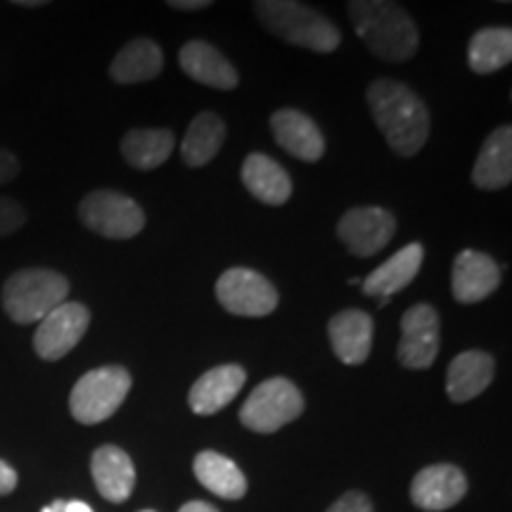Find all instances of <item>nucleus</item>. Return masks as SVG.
Listing matches in <instances>:
<instances>
[{"label":"nucleus","mask_w":512,"mask_h":512,"mask_svg":"<svg viewBox=\"0 0 512 512\" xmlns=\"http://www.w3.org/2000/svg\"><path fill=\"white\" fill-rule=\"evenodd\" d=\"M69 280L50 268H22L3 285V309L19 325L41 323L50 311L67 302Z\"/></svg>","instance_id":"20e7f679"},{"label":"nucleus","mask_w":512,"mask_h":512,"mask_svg":"<svg viewBox=\"0 0 512 512\" xmlns=\"http://www.w3.org/2000/svg\"><path fill=\"white\" fill-rule=\"evenodd\" d=\"M67 510V501H53L50 505H46L41 512H64Z\"/></svg>","instance_id":"f704fd0d"},{"label":"nucleus","mask_w":512,"mask_h":512,"mask_svg":"<svg viewBox=\"0 0 512 512\" xmlns=\"http://www.w3.org/2000/svg\"><path fill=\"white\" fill-rule=\"evenodd\" d=\"M64 512H93V508L83 501H67V510Z\"/></svg>","instance_id":"72a5a7b5"},{"label":"nucleus","mask_w":512,"mask_h":512,"mask_svg":"<svg viewBox=\"0 0 512 512\" xmlns=\"http://www.w3.org/2000/svg\"><path fill=\"white\" fill-rule=\"evenodd\" d=\"M472 181L479 190H503L512 181V128L498 126L479 150Z\"/></svg>","instance_id":"412c9836"},{"label":"nucleus","mask_w":512,"mask_h":512,"mask_svg":"<svg viewBox=\"0 0 512 512\" xmlns=\"http://www.w3.org/2000/svg\"><path fill=\"white\" fill-rule=\"evenodd\" d=\"M467 494V477L456 465H430L415 475L411 498L420 510L441 512L453 508Z\"/></svg>","instance_id":"ddd939ff"},{"label":"nucleus","mask_w":512,"mask_h":512,"mask_svg":"<svg viewBox=\"0 0 512 512\" xmlns=\"http://www.w3.org/2000/svg\"><path fill=\"white\" fill-rule=\"evenodd\" d=\"M496 375V361L494 356L486 351H463L451 361L446 375V392L448 399L456 403H465L477 399L489 389Z\"/></svg>","instance_id":"aec40b11"},{"label":"nucleus","mask_w":512,"mask_h":512,"mask_svg":"<svg viewBox=\"0 0 512 512\" xmlns=\"http://www.w3.org/2000/svg\"><path fill=\"white\" fill-rule=\"evenodd\" d=\"M24 223H27V211L22 204L10 197H0V238L17 233Z\"/></svg>","instance_id":"cd10ccee"},{"label":"nucleus","mask_w":512,"mask_h":512,"mask_svg":"<svg viewBox=\"0 0 512 512\" xmlns=\"http://www.w3.org/2000/svg\"><path fill=\"white\" fill-rule=\"evenodd\" d=\"M19 176V159L10 150L0 147V185L15 181Z\"/></svg>","instance_id":"c756f323"},{"label":"nucleus","mask_w":512,"mask_h":512,"mask_svg":"<svg viewBox=\"0 0 512 512\" xmlns=\"http://www.w3.org/2000/svg\"><path fill=\"white\" fill-rule=\"evenodd\" d=\"M247 373L245 368L233 366H216L204 373L200 380L190 387L188 403L192 413L197 415H214L223 411L235 396L240 394V389L245 387Z\"/></svg>","instance_id":"a211bd4d"},{"label":"nucleus","mask_w":512,"mask_h":512,"mask_svg":"<svg viewBox=\"0 0 512 512\" xmlns=\"http://www.w3.org/2000/svg\"><path fill=\"white\" fill-rule=\"evenodd\" d=\"M223 140H226V124L214 112H200L185 131L181 143L183 162L200 169L219 155Z\"/></svg>","instance_id":"a878e982"},{"label":"nucleus","mask_w":512,"mask_h":512,"mask_svg":"<svg viewBox=\"0 0 512 512\" xmlns=\"http://www.w3.org/2000/svg\"><path fill=\"white\" fill-rule=\"evenodd\" d=\"M15 5H22V8H41V5H46L43 0H17Z\"/></svg>","instance_id":"c9c22d12"},{"label":"nucleus","mask_w":512,"mask_h":512,"mask_svg":"<svg viewBox=\"0 0 512 512\" xmlns=\"http://www.w3.org/2000/svg\"><path fill=\"white\" fill-rule=\"evenodd\" d=\"M178 512H219V510H216L214 505H209L204 501H190V503H185Z\"/></svg>","instance_id":"473e14b6"},{"label":"nucleus","mask_w":512,"mask_h":512,"mask_svg":"<svg viewBox=\"0 0 512 512\" xmlns=\"http://www.w3.org/2000/svg\"><path fill=\"white\" fill-rule=\"evenodd\" d=\"M422 259H425V247L420 242L401 247L394 256H389L382 266H377L373 273L363 280V294L377 299V304L384 306L396 292L408 287L420 273Z\"/></svg>","instance_id":"4468645a"},{"label":"nucleus","mask_w":512,"mask_h":512,"mask_svg":"<svg viewBox=\"0 0 512 512\" xmlns=\"http://www.w3.org/2000/svg\"><path fill=\"white\" fill-rule=\"evenodd\" d=\"M396 233V219L382 207H354L337 223V238L354 256H373L389 245Z\"/></svg>","instance_id":"9b49d317"},{"label":"nucleus","mask_w":512,"mask_h":512,"mask_svg":"<svg viewBox=\"0 0 512 512\" xmlns=\"http://www.w3.org/2000/svg\"><path fill=\"white\" fill-rule=\"evenodd\" d=\"M91 325V311L79 302H64L38 323L34 349L43 361H60L86 335Z\"/></svg>","instance_id":"9d476101"},{"label":"nucleus","mask_w":512,"mask_h":512,"mask_svg":"<svg viewBox=\"0 0 512 512\" xmlns=\"http://www.w3.org/2000/svg\"><path fill=\"white\" fill-rule=\"evenodd\" d=\"M368 105L380 133L401 157H413L430 136V112L406 83L377 79L368 86Z\"/></svg>","instance_id":"f257e3e1"},{"label":"nucleus","mask_w":512,"mask_h":512,"mask_svg":"<svg viewBox=\"0 0 512 512\" xmlns=\"http://www.w3.org/2000/svg\"><path fill=\"white\" fill-rule=\"evenodd\" d=\"M347 10L356 36L375 57L384 62H406L418 53V27L401 5L387 0H354Z\"/></svg>","instance_id":"f03ea898"},{"label":"nucleus","mask_w":512,"mask_h":512,"mask_svg":"<svg viewBox=\"0 0 512 512\" xmlns=\"http://www.w3.org/2000/svg\"><path fill=\"white\" fill-rule=\"evenodd\" d=\"M209 0H169V8L174 10H185V12H195V10H207Z\"/></svg>","instance_id":"2f4dec72"},{"label":"nucleus","mask_w":512,"mask_h":512,"mask_svg":"<svg viewBox=\"0 0 512 512\" xmlns=\"http://www.w3.org/2000/svg\"><path fill=\"white\" fill-rule=\"evenodd\" d=\"M271 131L287 155L302 159V162H318L325 155V138L320 128L313 124L311 117L304 112L292 110H278L271 117Z\"/></svg>","instance_id":"dca6fc26"},{"label":"nucleus","mask_w":512,"mask_h":512,"mask_svg":"<svg viewBox=\"0 0 512 512\" xmlns=\"http://www.w3.org/2000/svg\"><path fill=\"white\" fill-rule=\"evenodd\" d=\"M501 285V266L489 254L465 249L453 261L451 290L456 302L477 304L491 297Z\"/></svg>","instance_id":"f8f14e48"},{"label":"nucleus","mask_w":512,"mask_h":512,"mask_svg":"<svg viewBox=\"0 0 512 512\" xmlns=\"http://www.w3.org/2000/svg\"><path fill=\"white\" fill-rule=\"evenodd\" d=\"M17 472L12 470V467L5 463V460H0V496H8L12 491L17 489Z\"/></svg>","instance_id":"7c9ffc66"},{"label":"nucleus","mask_w":512,"mask_h":512,"mask_svg":"<svg viewBox=\"0 0 512 512\" xmlns=\"http://www.w3.org/2000/svg\"><path fill=\"white\" fill-rule=\"evenodd\" d=\"M512 60V31L508 27L479 29L470 38L467 62L475 74H494Z\"/></svg>","instance_id":"bb28decb"},{"label":"nucleus","mask_w":512,"mask_h":512,"mask_svg":"<svg viewBox=\"0 0 512 512\" xmlns=\"http://www.w3.org/2000/svg\"><path fill=\"white\" fill-rule=\"evenodd\" d=\"M91 475L98 494L110 503H124L136 486V467L124 448L100 446L91 458Z\"/></svg>","instance_id":"f3484780"},{"label":"nucleus","mask_w":512,"mask_h":512,"mask_svg":"<svg viewBox=\"0 0 512 512\" xmlns=\"http://www.w3.org/2000/svg\"><path fill=\"white\" fill-rule=\"evenodd\" d=\"M373 316L361 309H344L330 318L328 337L332 351L347 366H361L373 349Z\"/></svg>","instance_id":"2eb2a0df"},{"label":"nucleus","mask_w":512,"mask_h":512,"mask_svg":"<svg viewBox=\"0 0 512 512\" xmlns=\"http://www.w3.org/2000/svg\"><path fill=\"white\" fill-rule=\"evenodd\" d=\"M304 413V396L287 377H271L247 396L240 408V422L247 430L273 434Z\"/></svg>","instance_id":"423d86ee"},{"label":"nucleus","mask_w":512,"mask_h":512,"mask_svg":"<svg viewBox=\"0 0 512 512\" xmlns=\"http://www.w3.org/2000/svg\"><path fill=\"white\" fill-rule=\"evenodd\" d=\"M178 64L192 81L202 86L219 88V91H233L240 83L238 69L230 64L214 46L207 41H188L178 53Z\"/></svg>","instance_id":"6ab92c4d"},{"label":"nucleus","mask_w":512,"mask_h":512,"mask_svg":"<svg viewBox=\"0 0 512 512\" xmlns=\"http://www.w3.org/2000/svg\"><path fill=\"white\" fill-rule=\"evenodd\" d=\"M441 320L430 304H415L401 318V342L399 356L401 366L408 370L430 368L439 356Z\"/></svg>","instance_id":"1a4fd4ad"},{"label":"nucleus","mask_w":512,"mask_h":512,"mask_svg":"<svg viewBox=\"0 0 512 512\" xmlns=\"http://www.w3.org/2000/svg\"><path fill=\"white\" fill-rule=\"evenodd\" d=\"M242 183L256 200L268 204V207H280L292 195V181L287 171L275 159L261 155V152L247 155L245 164H242Z\"/></svg>","instance_id":"4be33fe9"},{"label":"nucleus","mask_w":512,"mask_h":512,"mask_svg":"<svg viewBox=\"0 0 512 512\" xmlns=\"http://www.w3.org/2000/svg\"><path fill=\"white\" fill-rule=\"evenodd\" d=\"M328 512H373V503L361 491H349L330 505Z\"/></svg>","instance_id":"c85d7f7f"},{"label":"nucleus","mask_w":512,"mask_h":512,"mask_svg":"<svg viewBox=\"0 0 512 512\" xmlns=\"http://www.w3.org/2000/svg\"><path fill=\"white\" fill-rule=\"evenodd\" d=\"M176 136L169 128H133L121 138V155L133 169L152 171L171 157Z\"/></svg>","instance_id":"b1692460"},{"label":"nucleus","mask_w":512,"mask_h":512,"mask_svg":"<svg viewBox=\"0 0 512 512\" xmlns=\"http://www.w3.org/2000/svg\"><path fill=\"white\" fill-rule=\"evenodd\" d=\"M254 12L268 34L283 38L292 46L328 55L342 43V34L328 17L297 0H259L254 3Z\"/></svg>","instance_id":"7ed1b4c3"},{"label":"nucleus","mask_w":512,"mask_h":512,"mask_svg":"<svg viewBox=\"0 0 512 512\" xmlns=\"http://www.w3.org/2000/svg\"><path fill=\"white\" fill-rule=\"evenodd\" d=\"M216 299L233 316L264 318L278 309L280 297L271 280L252 268H228L216 280Z\"/></svg>","instance_id":"6e6552de"},{"label":"nucleus","mask_w":512,"mask_h":512,"mask_svg":"<svg viewBox=\"0 0 512 512\" xmlns=\"http://www.w3.org/2000/svg\"><path fill=\"white\" fill-rule=\"evenodd\" d=\"M192 470H195L197 482L219 498L238 501V498L247 494V479L242 475V470L233 463V460L221 456V453L202 451L200 456L195 458Z\"/></svg>","instance_id":"393cba45"},{"label":"nucleus","mask_w":512,"mask_h":512,"mask_svg":"<svg viewBox=\"0 0 512 512\" xmlns=\"http://www.w3.org/2000/svg\"><path fill=\"white\" fill-rule=\"evenodd\" d=\"M79 219L107 240H131L145 228V214L138 202L117 190H95L83 197Z\"/></svg>","instance_id":"0eeeda50"},{"label":"nucleus","mask_w":512,"mask_h":512,"mask_svg":"<svg viewBox=\"0 0 512 512\" xmlns=\"http://www.w3.org/2000/svg\"><path fill=\"white\" fill-rule=\"evenodd\" d=\"M131 392V375L121 366L88 370L69 394V411L81 425H98L112 418Z\"/></svg>","instance_id":"39448f33"},{"label":"nucleus","mask_w":512,"mask_h":512,"mask_svg":"<svg viewBox=\"0 0 512 512\" xmlns=\"http://www.w3.org/2000/svg\"><path fill=\"white\" fill-rule=\"evenodd\" d=\"M140 512H155V510H140Z\"/></svg>","instance_id":"e433bc0d"},{"label":"nucleus","mask_w":512,"mask_h":512,"mask_svg":"<svg viewBox=\"0 0 512 512\" xmlns=\"http://www.w3.org/2000/svg\"><path fill=\"white\" fill-rule=\"evenodd\" d=\"M164 69V53L150 38H136V41L126 43L119 50L117 57L112 60L110 76L121 86H131V83L150 81L162 74Z\"/></svg>","instance_id":"5701e85b"}]
</instances>
